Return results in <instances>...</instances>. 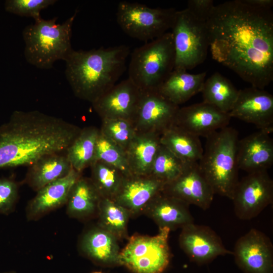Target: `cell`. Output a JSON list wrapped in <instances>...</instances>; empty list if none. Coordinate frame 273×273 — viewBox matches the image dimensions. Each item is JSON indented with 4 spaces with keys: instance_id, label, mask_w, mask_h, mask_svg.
<instances>
[{
    "instance_id": "obj_1",
    "label": "cell",
    "mask_w": 273,
    "mask_h": 273,
    "mask_svg": "<svg viewBox=\"0 0 273 273\" xmlns=\"http://www.w3.org/2000/svg\"><path fill=\"white\" fill-rule=\"evenodd\" d=\"M213 60L251 86L264 89L273 80V13L243 0L214 6L207 21Z\"/></svg>"
},
{
    "instance_id": "obj_2",
    "label": "cell",
    "mask_w": 273,
    "mask_h": 273,
    "mask_svg": "<svg viewBox=\"0 0 273 273\" xmlns=\"http://www.w3.org/2000/svg\"><path fill=\"white\" fill-rule=\"evenodd\" d=\"M81 129L38 111H15L0 127V168L29 166L46 155L66 152Z\"/></svg>"
},
{
    "instance_id": "obj_3",
    "label": "cell",
    "mask_w": 273,
    "mask_h": 273,
    "mask_svg": "<svg viewBox=\"0 0 273 273\" xmlns=\"http://www.w3.org/2000/svg\"><path fill=\"white\" fill-rule=\"evenodd\" d=\"M129 54L125 45L73 50L65 61L66 77L75 96L91 103L96 101L116 84Z\"/></svg>"
},
{
    "instance_id": "obj_4",
    "label": "cell",
    "mask_w": 273,
    "mask_h": 273,
    "mask_svg": "<svg viewBox=\"0 0 273 273\" xmlns=\"http://www.w3.org/2000/svg\"><path fill=\"white\" fill-rule=\"evenodd\" d=\"M206 139L199 168L214 194L232 199L239 181L237 146L239 133L226 126Z\"/></svg>"
},
{
    "instance_id": "obj_5",
    "label": "cell",
    "mask_w": 273,
    "mask_h": 273,
    "mask_svg": "<svg viewBox=\"0 0 273 273\" xmlns=\"http://www.w3.org/2000/svg\"><path fill=\"white\" fill-rule=\"evenodd\" d=\"M77 11L62 24L57 17L44 20L41 17L26 26L22 32L26 61L37 68L50 69L60 60L65 61L73 50L71 39Z\"/></svg>"
},
{
    "instance_id": "obj_6",
    "label": "cell",
    "mask_w": 273,
    "mask_h": 273,
    "mask_svg": "<svg viewBox=\"0 0 273 273\" xmlns=\"http://www.w3.org/2000/svg\"><path fill=\"white\" fill-rule=\"evenodd\" d=\"M175 60L172 35L167 32L133 50L128 78L142 92L157 90L174 70Z\"/></svg>"
},
{
    "instance_id": "obj_7",
    "label": "cell",
    "mask_w": 273,
    "mask_h": 273,
    "mask_svg": "<svg viewBox=\"0 0 273 273\" xmlns=\"http://www.w3.org/2000/svg\"><path fill=\"white\" fill-rule=\"evenodd\" d=\"M171 30L175 54L174 69L187 71L203 63L209 48L207 21L186 8L176 11Z\"/></svg>"
},
{
    "instance_id": "obj_8",
    "label": "cell",
    "mask_w": 273,
    "mask_h": 273,
    "mask_svg": "<svg viewBox=\"0 0 273 273\" xmlns=\"http://www.w3.org/2000/svg\"><path fill=\"white\" fill-rule=\"evenodd\" d=\"M170 230L159 228L154 236L134 235L120 251L118 264L134 273H162L168 266L171 252L168 245Z\"/></svg>"
},
{
    "instance_id": "obj_9",
    "label": "cell",
    "mask_w": 273,
    "mask_h": 273,
    "mask_svg": "<svg viewBox=\"0 0 273 273\" xmlns=\"http://www.w3.org/2000/svg\"><path fill=\"white\" fill-rule=\"evenodd\" d=\"M176 11L174 8H152L136 2L123 1L118 5L116 20L128 36L147 42L171 29Z\"/></svg>"
},
{
    "instance_id": "obj_10",
    "label": "cell",
    "mask_w": 273,
    "mask_h": 273,
    "mask_svg": "<svg viewBox=\"0 0 273 273\" xmlns=\"http://www.w3.org/2000/svg\"><path fill=\"white\" fill-rule=\"evenodd\" d=\"M232 200L238 218L250 220L257 216L273 202V180L267 171L248 173L239 180Z\"/></svg>"
},
{
    "instance_id": "obj_11",
    "label": "cell",
    "mask_w": 273,
    "mask_h": 273,
    "mask_svg": "<svg viewBox=\"0 0 273 273\" xmlns=\"http://www.w3.org/2000/svg\"><path fill=\"white\" fill-rule=\"evenodd\" d=\"M179 108L157 90L142 92L132 119L136 133L161 135L174 124Z\"/></svg>"
},
{
    "instance_id": "obj_12",
    "label": "cell",
    "mask_w": 273,
    "mask_h": 273,
    "mask_svg": "<svg viewBox=\"0 0 273 273\" xmlns=\"http://www.w3.org/2000/svg\"><path fill=\"white\" fill-rule=\"evenodd\" d=\"M233 255L244 273H273V245L259 230L252 229L239 238Z\"/></svg>"
},
{
    "instance_id": "obj_13",
    "label": "cell",
    "mask_w": 273,
    "mask_h": 273,
    "mask_svg": "<svg viewBox=\"0 0 273 273\" xmlns=\"http://www.w3.org/2000/svg\"><path fill=\"white\" fill-rule=\"evenodd\" d=\"M229 113L231 118L252 124L259 130L273 131V96L264 89L251 86L239 90Z\"/></svg>"
},
{
    "instance_id": "obj_14",
    "label": "cell",
    "mask_w": 273,
    "mask_h": 273,
    "mask_svg": "<svg viewBox=\"0 0 273 273\" xmlns=\"http://www.w3.org/2000/svg\"><path fill=\"white\" fill-rule=\"evenodd\" d=\"M179 244L190 259L198 264L208 263L219 256L233 255L227 249L220 237L207 225L194 223L183 228Z\"/></svg>"
},
{
    "instance_id": "obj_15",
    "label": "cell",
    "mask_w": 273,
    "mask_h": 273,
    "mask_svg": "<svg viewBox=\"0 0 273 273\" xmlns=\"http://www.w3.org/2000/svg\"><path fill=\"white\" fill-rule=\"evenodd\" d=\"M142 91L128 78L114 85L92 104L101 118L132 121Z\"/></svg>"
},
{
    "instance_id": "obj_16",
    "label": "cell",
    "mask_w": 273,
    "mask_h": 273,
    "mask_svg": "<svg viewBox=\"0 0 273 273\" xmlns=\"http://www.w3.org/2000/svg\"><path fill=\"white\" fill-rule=\"evenodd\" d=\"M231 118L229 113L202 102L179 108L174 125L199 138H206L228 126Z\"/></svg>"
},
{
    "instance_id": "obj_17",
    "label": "cell",
    "mask_w": 273,
    "mask_h": 273,
    "mask_svg": "<svg viewBox=\"0 0 273 273\" xmlns=\"http://www.w3.org/2000/svg\"><path fill=\"white\" fill-rule=\"evenodd\" d=\"M162 192L204 210L210 207L215 195L201 173L198 163L189 165L177 178L164 185Z\"/></svg>"
},
{
    "instance_id": "obj_18",
    "label": "cell",
    "mask_w": 273,
    "mask_h": 273,
    "mask_svg": "<svg viewBox=\"0 0 273 273\" xmlns=\"http://www.w3.org/2000/svg\"><path fill=\"white\" fill-rule=\"evenodd\" d=\"M82 173L72 169L66 176L41 188L28 203L26 217L28 221H36L49 213L66 205L70 191Z\"/></svg>"
},
{
    "instance_id": "obj_19",
    "label": "cell",
    "mask_w": 273,
    "mask_h": 273,
    "mask_svg": "<svg viewBox=\"0 0 273 273\" xmlns=\"http://www.w3.org/2000/svg\"><path fill=\"white\" fill-rule=\"evenodd\" d=\"M164 184L150 176H125L114 201L125 208L130 215L145 211L161 193Z\"/></svg>"
},
{
    "instance_id": "obj_20",
    "label": "cell",
    "mask_w": 273,
    "mask_h": 273,
    "mask_svg": "<svg viewBox=\"0 0 273 273\" xmlns=\"http://www.w3.org/2000/svg\"><path fill=\"white\" fill-rule=\"evenodd\" d=\"M270 133L259 130L239 140L237 161L239 169L248 173L265 171L273 164V139Z\"/></svg>"
},
{
    "instance_id": "obj_21",
    "label": "cell",
    "mask_w": 273,
    "mask_h": 273,
    "mask_svg": "<svg viewBox=\"0 0 273 273\" xmlns=\"http://www.w3.org/2000/svg\"><path fill=\"white\" fill-rule=\"evenodd\" d=\"M189 205L162 191L151 202L145 211L159 228H167L173 231L194 222Z\"/></svg>"
},
{
    "instance_id": "obj_22",
    "label": "cell",
    "mask_w": 273,
    "mask_h": 273,
    "mask_svg": "<svg viewBox=\"0 0 273 273\" xmlns=\"http://www.w3.org/2000/svg\"><path fill=\"white\" fill-rule=\"evenodd\" d=\"M118 239L99 225L86 231L79 241V249L94 262L105 265L118 264Z\"/></svg>"
},
{
    "instance_id": "obj_23",
    "label": "cell",
    "mask_w": 273,
    "mask_h": 273,
    "mask_svg": "<svg viewBox=\"0 0 273 273\" xmlns=\"http://www.w3.org/2000/svg\"><path fill=\"white\" fill-rule=\"evenodd\" d=\"M28 167L24 181L36 192L66 176L73 168L66 152L46 155Z\"/></svg>"
},
{
    "instance_id": "obj_24",
    "label": "cell",
    "mask_w": 273,
    "mask_h": 273,
    "mask_svg": "<svg viewBox=\"0 0 273 273\" xmlns=\"http://www.w3.org/2000/svg\"><path fill=\"white\" fill-rule=\"evenodd\" d=\"M160 135L153 133H137L125 150L130 175H149L161 145Z\"/></svg>"
},
{
    "instance_id": "obj_25",
    "label": "cell",
    "mask_w": 273,
    "mask_h": 273,
    "mask_svg": "<svg viewBox=\"0 0 273 273\" xmlns=\"http://www.w3.org/2000/svg\"><path fill=\"white\" fill-rule=\"evenodd\" d=\"M206 74V72L192 74L174 69L157 90L172 103L179 106L201 92Z\"/></svg>"
},
{
    "instance_id": "obj_26",
    "label": "cell",
    "mask_w": 273,
    "mask_h": 273,
    "mask_svg": "<svg viewBox=\"0 0 273 273\" xmlns=\"http://www.w3.org/2000/svg\"><path fill=\"white\" fill-rule=\"evenodd\" d=\"M101 197L90 178L79 177L68 198L66 213L71 218L86 219L97 214Z\"/></svg>"
},
{
    "instance_id": "obj_27",
    "label": "cell",
    "mask_w": 273,
    "mask_h": 273,
    "mask_svg": "<svg viewBox=\"0 0 273 273\" xmlns=\"http://www.w3.org/2000/svg\"><path fill=\"white\" fill-rule=\"evenodd\" d=\"M160 143L187 165L198 163L203 148L200 138L173 125L160 138Z\"/></svg>"
},
{
    "instance_id": "obj_28",
    "label": "cell",
    "mask_w": 273,
    "mask_h": 273,
    "mask_svg": "<svg viewBox=\"0 0 273 273\" xmlns=\"http://www.w3.org/2000/svg\"><path fill=\"white\" fill-rule=\"evenodd\" d=\"M200 93L203 102L229 113L237 98L239 90L221 74L215 72L205 80Z\"/></svg>"
},
{
    "instance_id": "obj_29",
    "label": "cell",
    "mask_w": 273,
    "mask_h": 273,
    "mask_svg": "<svg viewBox=\"0 0 273 273\" xmlns=\"http://www.w3.org/2000/svg\"><path fill=\"white\" fill-rule=\"evenodd\" d=\"M100 128L94 126L84 127L66 151L72 168L82 173L95 159L96 144Z\"/></svg>"
},
{
    "instance_id": "obj_30",
    "label": "cell",
    "mask_w": 273,
    "mask_h": 273,
    "mask_svg": "<svg viewBox=\"0 0 273 273\" xmlns=\"http://www.w3.org/2000/svg\"><path fill=\"white\" fill-rule=\"evenodd\" d=\"M97 215L99 226L114 235L118 239L127 235L129 212L113 200L101 198Z\"/></svg>"
},
{
    "instance_id": "obj_31",
    "label": "cell",
    "mask_w": 273,
    "mask_h": 273,
    "mask_svg": "<svg viewBox=\"0 0 273 273\" xmlns=\"http://www.w3.org/2000/svg\"><path fill=\"white\" fill-rule=\"evenodd\" d=\"M90 179L101 198L113 200L126 176L118 168L100 160L90 166Z\"/></svg>"
},
{
    "instance_id": "obj_32",
    "label": "cell",
    "mask_w": 273,
    "mask_h": 273,
    "mask_svg": "<svg viewBox=\"0 0 273 273\" xmlns=\"http://www.w3.org/2000/svg\"><path fill=\"white\" fill-rule=\"evenodd\" d=\"M188 165L161 144L149 175L165 185L177 178Z\"/></svg>"
},
{
    "instance_id": "obj_33",
    "label": "cell",
    "mask_w": 273,
    "mask_h": 273,
    "mask_svg": "<svg viewBox=\"0 0 273 273\" xmlns=\"http://www.w3.org/2000/svg\"><path fill=\"white\" fill-rule=\"evenodd\" d=\"M96 160H100L111 165L120 169L126 175H130L125 151L105 136L100 130L96 144Z\"/></svg>"
},
{
    "instance_id": "obj_34",
    "label": "cell",
    "mask_w": 273,
    "mask_h": 273,
    "mask_svg": "<svg viewBox=\"0 0 273 273\" xmlns=\"http://www.w3.org/2000/svg\"><path fill=\"white\" fill-rule=\"evenodd\" d=\"M101 120V132L125 151L137 133L132 122L124 119Z\"/></svg>"
},
{
    "instance_id": "obj_35",
    "label": "cell",
    "mask_w": 273,
    "mask_h": 273,
    "mask_svg": "<svg viewBox=\"0 0 273 273\" xmlns=\"http://www.w3.org/2000/svg\"><path fill=\"white\" fill-rule=\"evenodd\" d=\"M56 0H8L6 11L21 16L31 17L34 20L41 17V10L54 5Z\"/></svg>"
},
{
    "instance_id": "obj_36",
    "label": "cell",
    "mask_w": 273,
    "mask_h": 273,
    "mask_svg": "<svg viewBox=\"0 0 273 273\" xmlns=\"http://www.w3.org/2000/svg\"><path fill=\"white\" fill-rule=\"evenodd\" d=\"M18 195V183L10 178L0 177V214L7 215L15 210Z\"/></svg>"
},
{
    "instance_id": "obj_37",
    "label": "cell",
    "mask_w": 273,
    "mask_h": 273,
    "mask_svg": "<svg viewBox=\"0 0 273 273\" xmlns=\"http://www.w3.org/2000/svg\"><path fill=\"white\" fill-rule=\"evenodd\" d=\"M214 7L213 0H189L187 9L198 18L207 21Z\"/></svg>"
},
{
    "instance_id": "obj_38",
    "label": "cell",
    "mask_w": 273,
    "mask_h": 273,
    "mask_svg": "<svg viewBox=\"0 0 273 273\" xmlns=\"http://www.w3.org/2000/svg\"><path fill=\"white\" fill-rule=\"evenodd\" d=\"M247 4L262 9H271L272 0H243Z\"/></svg>"
},
{
    "instance_id": "obj_39",
    "label": "cell",
    "mask_w": 273,
    "mask_h": 273,
    "mask_svg": "<svg viewBox=\"0 0 273 273\" xmlns=\"http://www.w3.org/2000/svg\"><path fill=\"white\" fill-rule=\"evenodd\" d=\"M0 273H16V272L14 271H5V272H0Z\"/></svg>"
},
{
    "instance_id": "obj_40",
    "label": "cell",
    "mask_w": 273,
    "mask_h": 273,
    "mask_svg": "<svg viewBox=\"0 0 273 273\" xmlns=\"http://www.w3.org/2000/svg\"><path fill=\"white\" fill-rule=\"evenodd\" d=\"M93 273H102V272H94Z\"/></svg>"
}]
</instances>
